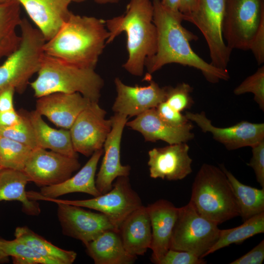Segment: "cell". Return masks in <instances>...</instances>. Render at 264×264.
<instances>
[{
	"label": "cell",
	"instance_id": "9",
	"mask_svg": "<svg viewBox=\"0 0 264 264\" xmlns=\"http://www.w3.org/2000/svg\"><path fill=\"white\" fill-rule=\"evenodd\" d=\"M225 0H198L195 11L183 20L196 25L203 35L208 46L210 64L227 69L232 50L226 45L222 34Z\"/></svg>",
	"mask_w": 264,
	"mask_h": 264
},
{
	"label": "cell",
	"instance_id": "38",
	"mask_svg": "<svg viewBox=\"0 0 264 264\" xmlns=\"http://www.w3.org/2000/svg\"><path fill=\"white\" fill-rule=\"evenodd\" d=\"M251 148L252 156L247 165L253 169L258 182L264 188V140Z\"/></svg>",
	"mask_w": 264,
	"mask_h": 264
},
{
	"label": "cell",
	"instance_id": "2",
	"mask_svg": "<svg viewBox=\"0 0 264 264\" xmlns=\"http://www.w3.org/2000/svg\"><path fill=\"white\" fill-rule=\"evenodd\" d=\"M109 36L105 21L71 12L44 45V53L70 64L94 69Z\"/></svg>",
	"mask_w": 264,
	"mask_h": 264
},
{
	"label": "cell",
	"instance_id": "29",
	"mask_svg": "<svg viewBox=\"0 0 264 264\" xmlns=\"http://www.w3.org/2000/svg\"><path fill=\"white\" fill-rule=\"evenodd\" d=\"M14 236L15 239L55 264H71L76 259L77 253L75 251L64 250L54 245L27 226L17 227Z\"/></svg>",
	"mask_w": 264,
	"mask_h": 264
},
{
	"label": "cell",
	"instance_id": "28",
	"mask_svg": "<svg viewBox=\"0 0 264 264\" xmlns=\"http://www.w3.org/2000/svg\"><path fill=\"white\" fill-rule=\"evenodd\" d=\"M231 186L243 221L264 212V188L261 189L241 183L223 164L220 165Z\"/></svg>",
	"mask_w": 264,
	"mask_h": 264
},
{
	"label": "cell",
	"instance_id": "31",
	"mask_svg": "<svg viewBox=\"0 0 264 264\" xmlns=\"http://www.w3.org/2000/svg\"><path fill=\"white\" fill-rule=\"evenodd\" d=\"M32 151L21 143L0 136V164L2 168L23 171Z\"/></svg>",
	"mask_w": 264,
	"mask_h": 264
},
{
	"label": "cell",
	"instance_id": "41",
	"mask_svg": "<svg viewBox=\"0 0 264 264\" xmlns=\"http://www.w3.org/2000/svg\"><path fill=\"white\" fill-rule=\"evenodd\" d=\"M21 114L15 109L0 111V128L11 127L18 123L21 119Z\"/></svg>",
	"mask_w": 264,
	"mask_h": 264
},
{
	"label": "cell",
	"instance_id": "26",
	"mask_svg": "<svg viewBox=\"0 0 264 264\" xmlns=\"http://www.w3.org/2000/svg\"><path fill=\"white\" fill-rule=\"evenodd\" d=\"M29 182L23 171L11 169L0 170V201L17 200L22 204L25 214L37 216L41 212L39 205L35 200L30 199L25 191Z\"/></svg>",
	"mask_w": 264,
	"mask_h": 264
},
{
	"label": "cell",
	"instance_id": "7",
	"mask_svg": "<svg viewBox=\"0 0 264 264\" xmlns=\"http://www.w3.org/2000/svg\"><path fill=\"white\" fill-rule=\"evenodd\" d=\"M218 226L200 216L189 202L178 208L170 249L189 252L203 258L218 239Z\"/></svg>",
	"mask_w": 264,
	"mask_h": 264
},
{
	"label": "cell",
	"instance_id": "48",
	"mask_svg": "<svg viewBox=\"0 0 264 264\" xmlns=\"http://www.w3.org/2000/svg\"><path fill=\"white\" fill-rule=\"evenodd\" d=\"M2 169V168L1 167V165L0 164V169Z\"/></svg>",
	"mask_w": 264,
	"mask_h": 264
},
{
	"label": "cell",
	"instance_id": "43",
	"mask_svg": "<svg viewBox=\"0 0 264 264\" xmlns=\"http://www.w3.org/2000/svg\"><path fill=\"white\" fill-rule=\"evenodd\" d=\"M198 0H179V12L183 17L193 13L196 9Z\"/></svg>",
	"mask_w": 264,
	"mask_h": 264
},
{
	"label": "cell",
	"instance_id": "37",
	"mask_svg": "<svg viewBox=\"0 0 264 264\" xmlns=\"http://www.w3.org/2000/svg\"><path fill=\"white\" fill-rule=\"evenodd\" d=\"M155 109L160 117L172 126H183L190 122L185 115L172 108L165 101L160 103Z\"/></svg>",
	"mask_w": 264,
	"mask_h": 264
},
{
	"label": "cell",
	"instance_id": "39",
	"mask_svg": "<svg viewBox=\"0 0 264 264\" xmlns=\"http://www.w3.org/2000/svg\"><path fill=\"white\" fill-rule=\"evenodd\" d=\"M264 260V240L230 264H262Z\"/></svg>",
	"mask_w": 264,
	"mask_h": 264
},
{
	"label": "cell",
	"instance_id": "8",
	"mask_svg": "<svg viewBox=\"0 0 264 264\" xmlns=\"http://www.w3.org/2000/svg\"><path fill=\"white\" fill-rule=\"evenodd\" d=\"M264 22V0H225L224 40L231 50H248Z\"/></svg>",
	"mask_w": 264,
	"mask_h": 264
},
{
	"label": "cell",
	"instance_id": "17",
	"mask_svg": "<svg viewBox=\"0 0 264 264\" xmlns=\"http://www.w3.org/2000/svg\"><path fill=\"white\" fill-rule=\"evenodd\" d=\"M186 142L154 148L148 152L150 176L169 181L181 180L192 172Z\"/></svg>",
	"mask_w": 264,
	"mask_h": 264
},
{
	"label": "cell",
	"instance_id": "11",
	"mask_svg": "<svg viewBox=\"0 0 264 264\" xmlns=\"http://www.w3.org/2000/svg\"><path fill=\"white\" fill-rule=\"evenodd\" d=\"M106 113L98 102H91L79 114L69 129L76 153L88 157L103 148L111 129V120L106 119Z\"/></svg>",
	"mask_w": 264,
	"mask_h": 264
},
{
	"label": "cell",
	"instance_id": "19",
	"mask_svg": "<svg viewBox=\"0 0 264 264\" xmlns=\"http://www.w3.org/2000/svg\"><path fill=\"white\" fill-rule=\"evenodd\" d=\"M104 153L103 149L95 151L85 165L73 176L59 183L41 187L40 192H26L31 200L42 198H57L58 197L72 193H83L93 196L101 193L95 184V175L98 163Z\"/></svg>",
	"mask_w": 264,
	"mask_h": 264
},
{
	"label": "cell",
	"instance_id": "12",
	"mask_svg": "<svg viewBox=\"0 0 264 264\" xmlns=\"http://www.w3.org/2000/svg\"><path fill=\"white\" fill-rule=\"evenodd\" d=\"M80 167L78 158L37 147L32 150L23 172L29 182L43 187L66 180Z\"/></svg>",
	"mask_w": 264,
	"mask_h": 264
},
{
	"label": "cell",
	"instance_id": "25",
	"mask_svg": "<svg viewBox=\"0 0 264 264\" xmlns=\"http://www.w3.org/2000/svg\"><path fill=\"white\" fill-rule=\"evenodd\" d=\"M24 112L32 127L37 147L78 158L69 130H58L50 127L35 110Z\"/></svg>",
	"mask_w": 264,
	"mask_h": 264
},
{
	"label": "cell",
	"instance_id": "24",
	"mask_svg": "<svg viewBox=\"0 0 264 264\" xmlns=\"http://www.w3.org/2000/svg\"><path fill=\"white\" fill-rule=\"evenodd\" d=\"M88 255L95 264H132L137 257L124 247L119 231H105L86 246Z\"/></svg>",
	"mask_w": 264,
	"mask_h": 264
},
{
	"label": "cell",
	"instance_id": "15",
	"mask_svg": "<svg viewBox=\"0 0 264 264\" xmlns=\"http://www.w3.org/2000/svg\"><path fill=\"white\" fill-rule=\"evenodd\" d=\"M111 129L104 143V153L101 164L96 175L95 184L101 194L110 191L113 182L119 176H129L131 167L121 163V141L128 117L115 113L110 117Z\"/></svg>",
	"mask_w": 264,
	"mask_h": 264
},
{
	"label": "cell",
	"instance_id": "20",
	"mask_svg": "<svg viewBox=\"0 0 264 264\" xmlns=\"http://www.w3.org/2000/svg\"><path fill=\"white\" fill-rule=\"evenodd\" d=\"M126 126L141 133L146 141L162 140L169 144L187 142L193 139L194 126L191 121L187 125L176 127L162 119L155 108L149 109L126 123Z\"/></svg>",
	"mask_w": 264,
	"mask_h": 264
},
{
	"label": "cell",
	"instance_id": "30",
	"mask_svg": "<svg viewBox=\"0 0 264 264\" xmlns=\"http://www.w3.org/2000/svg\"><path fill=\"white\" fill-rule=\"evenodd\" d=\"M264 232V212L255 215L235 228L220 230L218 240L205 256L233 243L239 244L246 239Z\"/></svg>",
	"mask_w": 264,
	"mask_h": 264
},
{
	"label": "cell",
	"instance_id": "45",
	"mask_svg": "<svg viewBox=\"0 0 264 264\" xmlns=\"http://www.w3.org/2000/svg\"><path fill=\"white\" fill-rule=\"evenodd\" d=\"M71 2L74 1V2H81L85 0H70ZM96 2L99 3H112V2H116L119 1V0H94Z\"/></svg>",
	"mask_w": 264,
	"mask_h": 264
},
{
	"label": "cell",
	"instance_id": "23",
	"mask_svg": "<svg viewBox=\"0 0 264 264\" xmlns=\"http://www.w3.org/2000/svg\"><path fill=\"white\" fill-rule=\"evenodd\" d=\"M119 234L126 251L136 256L150 248L152 229L147 207L143 205L132 212L122 222Z\"/></svg>",
	"mask_w": 264,
	"mask_h": 264
},
{
	"label": "cell",
	"instance_id": "10",
	"mask_svg": "<svg viewBox=\"0 0 264 264\" xmlns=\"http://www.w3.org/2000/svg\"><path fill=\"white\" fill-rule=\"evenodd\" d=\"M41 200L62 202L98 211L106 215L118 230L125 219L142 205L141 199L132 189L128 176L118 177L110 191L92 198L81 200L42 198Z\"/></svg>",
	"mask_w": 264,
	"mask_h": 264
},
{
	"label": "cell",
	"instance_id": "44",
	"mask_svg": "<svg viewBox=\"0 0 264 264\" xmlns=\"http://www.w3.org/2000/svg\"><path fill=\"white\" fill-rule=\"evenodd\" d=\"M161 4L166 8L174 11L179 12V0H160Z\"/></svg>",
	"mask_w": 264,
	"mask_h": 264
},
{
	"label": "cell",
	"instance_id": "34",
	"mask_svg": "<svg viewBox=\"0 0 264 264\" xmlns=\"http://www.w3.org/2000/svg\"><path fill=\"white\" fill-rule=\"evenodd\" d=\"M233 92L236 95L246 93H253L254 101L264 111V66H262L254 73L246 78L234 89Z\"/></svg>",
	"mask_w": 264,
	"mask_h": 264
},
{
	"label": "cell",
	"instance_id": "14",
	"mask_svg": "<svg viewBox=\"0 0 264 264\" xmlns=\"http://www.w3.org/2000/svg\"><path fill=\"white\" fill-rule=\"evenodd\" d=\"M185 115L195 122L204 132L211 133L214 139L223 145L228 150L251 147L264 140V124L242 121L225 128L214 126L204 112L186 111Z\"/></svg>",
	"mask_w": 264,
	"mask_h": 264
},
{
	"label": "cell",
	"instance_id": "27",
	"mask_svg": "<svg viewBox=\"0 0 264 264\" xmlns=\"http://www.w3.org/2000/svg\"><path fill=\"white\" fill-rule=\"evenodd\" d=\"M20 4L17 0L0 2V60L15 51L21 42L16 29L21 23Z\"/></svg>",
	"mask_w": 264,
	"mask_h": 264
},
{
	"label": "cell",
	"instance_id": "40",
	"mask_svg": "<svg viewBox=\"0 0 264 264\" xmlns=\"http://www.w3.org/2000/svg\"><path fill=\"white\" fill-rule=\"evenodd\" d=\"M259 65L264 62V22L260 26L251 44L250 49Z\"/></svg>",
	"mask_w": 264,
	"mask_h": 264
},
{
	"label": "cell",
	"instance_id": "42",
	"mask_svg": "<svg viewBox=\"0 0 264 264\" xmlns=\"http://www.w3.org/2000/svg\"><path fill=\"white\" fill-rule=\"evenodd\" d=\"M15 89L9 88L0 93V111L14 110L13 97Z\"/></svg>",
	"mask_w": 264,
	"mask_h": 264
},
{
	"label": "cell",
	"instance_id": "32",
	"mask_svg": "<svg viewBox=\"0 0 264 264\" xmlns=\"http://www.w3.org/2000/svg\"><path fill=\"white\" fill-rule=\"evenodd\" d=\"M0 246L7 257L12 258L15 264H55L16 239L11 241L0 239Z\"/></svg>",
	"mask_w": 264,
	"mask_h": 264
},
{
	"label": "cell",
	"instance_id": "4",
	"mask_svg": "<svg viewBox=\"0 0 264 264\" xmlns=\"http://www.w3.org/2000/svg\"><path fill=\"white\" fill-rule=\"evenodd\" d=\"M37 73L30 83L37 98L56 92H78L98 102L104 84L94 69L79 67L44 53Z\"/></svg>",
	"mask_w": 264,
	"mask_h": 264
},
{
	"label": "cell",
	"instance_id": "21",
	"mask_svg": "<svg viewBox=\"0 0 264 264\" xmlns=\"http://www.w3.org/2000/svg\"><path fill=\"white\" fill-rule=\"evenodd\" d=\"M151 229V261L158 264L170 249V242L178 211L169 201L159 199L146 206Z\"/></svg>",
	"mask_w": 264,
	"mask_h": 264
},
{
	"label": "cell",
	"instance_id": "16",
	"mask_svg": "<svg viewBox=\"0 0 264 264\" xmlns=\"http://www.w3.org/2000/svg\"><path fill=\"white\" fill-rule=\"evenodd\" d=\"M149 80V84L146 86H130L116 77L114 84L117 96L112 107L115 113L136 116L165 101L167 87H160L154 80Z\"/></svg>",
	"mask_w": 264,
	"mask_h": 264
},
{
	"label": "cell",
	"instance_id": "49",
	"mask_svg": "<svg viewBox=\"0 0 264 264\" xmlns=\"http://www.w3.org/2000/svg\"></svg>",
	"mask_w": 264,
	"mask_h": 264
},
{
	"label": "cell",
	"instance_id": "22",
	"mask_svg": "<svg viewBox=\"0 0 264 264\" xmlns=\"http://www.w3.org/2000/svg\"><path fill=\"white\" fill-rule=\"evenodd\" d=\"M26 11L46 41L52 38L71 12L70 0H17Z\"/></svg>",
	"mask_w": 264,
	"mask_h": 264
},
{
	"label": "cell",
	"instance_id": "13",
	"mask_svg": "<svg viewBox=\"0 0 264 264\" xmlns=\"http://www.w3.org/2000/svg\"><path fill=\"white\" fill-rule=\"evenodd\" d=\"M56 203L57 217L63 234L81 241L85 246L106 231H119L103 213L67 203Z\"/></svg>",
	"mask_w": 264,
	"mask_h": 264
},
{
	"label": "cell",
	"instance_id": "47",
	"mask_svg": "<svg viewBox=\"0 0 264 264\" xmlns=\"http://www.w3.org/2000/svg\"><path fill=\"white\" fill-rule=\"evenodd\" d=\"M8 0H0V2H4V1H6Z\"/></svg>",
	"mask_w": 264,
	"mask_h": 264
},
{
	"label": "cell",
	"instance_id": "46",
	"mask_svg": "<svg viewBox=\"0 0 264 264\" xmlns=\"http://www.w3.org/2000/svg\"><path fill=\"white\" fill-rule=\"evenodd\" d=\"M7 257V256L0 246V261Z\"/></svg>",
	"mask_w": 264,
	"mask_h": 264
},
{
	"label": "cell",
	"instance_id": "35",
	"mask_svg": "<svg viewBox=\"0 0 264 264\" xmlns=\"http://www.w3.org/2000/svg\"><path fill=\"white\" fill-rule=\"evenodd\" d=\"M193 90L189 84L184 82L175 87L168 86L165 101L173 109L181 112L190 109L193 105L191 96Z\"/></svg>",
	"mask_w": 264,
	"mask_h": 264
},
{
	"label": "cell",
	"instance_id": "36",
	"mask_svg": "<svg viewBox=\"0 0 264 264\" xmlns=\"http://www.w3.org/2000/svg\"><path fill=\"white\" fill-rule=\"evenodd\" d=\"M203 258L187 251L170 249L158 264H205Z\"/></svg>",
	"mask_w": 264,
	"mask_h": 264
},
{
	"label": "cell",
	"instance_id": "5",
	"mask_svg": "<svg viewBox=\"0 0 264 264\" xmlns=\"http://www.w3.org/2000/svg\"><path fill=\"white\" fill-rule=\"evenodd\" d=\"M201 216L218 225L239 216L231 186L220 167L204 163L192 185L189 201Z\"/></svg>",
	"mask_w": 264,
	"mask_h": 264
},
{
	"label": "cell",
	"instance_id": "3",
	"mask_svg": "<svg viewBox=\"0 0 264 264\" xmlns=\"http://www.w3.org/2000/svg\"><path fill=\"white\" fill-rule=\"evenodd\" d=\"M153 14L150 0H131L125 14L105 21L109 33L107 44L126 33L128 57L123 66L134 76L143 75L146 60L156 51L157 34Z\"/></svg>",
	"mask_w": 264,
	"mask_h": 264
},
{
	"label": "cell",
	"instance_id": "33",
	"mask_svg": "<svg viewBox=\"0 0 264 264\" xmlns=\"http://www.w3.org/2000/svg\"><path fill=\"white\" fill-rule=\"evenodd\" d=\"M19 113L21 116L20 121L11 127L0 128V136L21 143L33 150L37 145L32 127L24 110Z\"/></svg>",
	"mask_w": 264,
	"mask_h": 264
},
{
	"label": "cell",
	"instance_id": "1",
	"mask_svg": "<svg viewBox=\"0 0 264 264\" xmlns=\"http://www.w3.org/2000/svg\"><path fill=\"white\" fill-rule=\"evenodd\" d=\"M153 22L157 34L155 53L146 60L145 66L152 74L166 65L176 63L196 68L211 83L227 81V69L216 67L199 56L191 48L190 42L198 37L184 28L182 14L165 7L160 0H153Z\"/></svg>",
	"mask_w": 264,
	"mask_h": 264
},
{
	"label": "cell",
	"instance_id": "6",
	"mask_svg": "<svg viewBox=\"0 0 264 264\" xmlns=\"http://www.w3.org/2000/svg\"><path fill=\"white\" fill-rule=\"evenodd\" d=\"M19 27L20 45L0 65V93L9 88L22 93L30 79L38 72L44 54L46 40L41 31L24 18Z\"/></svg>",
	"mask_w": 264,
	"mask_h": 264
},
{
	"label": "cell",
	"instance_id": "18",
	"mask_svg": "<svg viewBox=\"0 0 264 264\" xmlns=\"http://www.w3.org/2000/svg\"><path fill=\"white\" fill-rule=\"evenodd\" d=\"M91 102L78 92H56L38 98L35 110L57 126L69 130Z\"/></svg>",
	"mask_w": 264,
	"mask_h": 264
}]
</instances>
